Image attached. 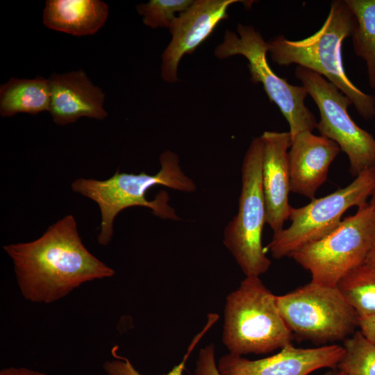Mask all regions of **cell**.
Masks as SVG:
<instances>
[{"label": "cell", "instance_id": "obj_12", "mask_svg": "<svg viewBox=\"0 0 375 375\" xmlns=\"http://www.w3.org/2000/svg\"><path fill=\"white\" fill-rule=\"evenodd\" d=\"M238 0H195L174 19L169 27L172 40L162 55L161 76L177 81V69L185 54L192 53L224 19L228 8Z\"/></svg>", "mask_w": 375, "mask_h": 375}, {"label": "cell", "instance_id": "obj_17", "mask_svg": "<svg viewBox=\"0 0 375 375\" xmlns=\"http://www.w3.org/2000/svg\"><path fill=\"white\" fill-rule=\"evenodd\" d=\"M51 105L49 79L11 78L0 87V115L11 117L24 112L37 115L49 111Z\"/></svg>", "mask_w": 375, "mask_h": 375}, {"label": "cell", "instance_id": "obj_11", "mask_svg": "<svg viewBox=\"0 0 375 375\" xmlns=\"http://www.w3.org/2000/svg\"><path fill=\"white\" fill-rule=\"evenodd\" d=\"M344 353L338 344L316 348H297L290 343L271 356L249 360L227 353L217 362L222 375H309L323 368H334Z\"/></svg>", "mask_w": 375, "mask_h": 375}, {"label": "cell", "instance_id": "obj_2", "mask_svg": "<svg viewBox=\"0 0 375 375\" xmlns=\"http://www.w3.org/2000/svg\"><path fill=\"white\" fill-rule=\"evenodd\" d=\"M159 161L160 169L155 174L144 172L136 174L117 170L106 180L79 178L73 181L71 187L74 192L92 200L99 207L101 223L97 240L100 244L107 245L110 242L115 217L129 207L149 208L160 218L181 220L174 209L169 206V196L166 192L162 191L153 200H148L146 193L156 185L193 192L196 191L197 185L182 170L176 153L165 151L160 156Z\"/></svg>", "mask_w": 375, "mask_h": 375}, {"label": "cell", "instance_id": "obj_4", "mask_svg": "<svg viewBox=\"0 0 375 375\" xmlns=\"http://www.w3.org/2000/svg\"><path fill=\"white\" fill-rule=\"evenodd\" d=\"M274 294L259 276H246L229 293L224 310L222 342L230 353L264 354L291 343Z\"/></svg>", "mask_w": 375, "mask_h": 375}, {"label": "cell", "instance_id": "obj_10", "mask_svg": "<svg viewBox=\"0 0 375 375\" xmlns=\"http://www.w3.org/2000/svg\"><path fill=\"white\" fill-rule=\"evenodd\" d=\"M294 74L319 111L316 128L322 136L336 142L349 161V172L357 176L375 166V138L359 127L348 113L350 99L319 74L297 66Z\"/></svg>", "mask_w": 375, "mask_h": 375}, {"label": "cell", "instance_id": "obj_13", "mask_svg": "<svg viewBox=\"0 0 375 375\" xmlns=\"http://www.w3.org/2000/svg\"><path fill=\"white\" fill-rule=\"evenodd\" d=\"M262 140V186L266 224L274 232L283 229L292 207L289 203L290 177L288 160L292 144L289 131H265Z\"/></svg>", "mask_w": 375, "mask_h": 375}, {"label": "cell", "instance_id": "obj_8", "mask_svg": "<svg viewBox=\"0 0 375 375\" xmlns=\"http://www.w3.org/2000/svg\"><path fill=\"white\" fill-rule=\"evenodd\" d=\"M279 312L299 338L317 342L347 338L358 326V315L338 287L312 281L276 295Z\"/></svg>", "mask_w": 375, "mask_h": 375}, {"label": "cell", "instance_id": "obj_14", "mask_svg": "<svg viewBox=\"0 0 375 375\" xmlns=\"http://www.w3.org/2000/svg\"><path fill=\"white\" fill-rule=\"evenodd\" d=\"M340 150L334 141L312 132L298 134L288 153L291 192L313 200Z\"/></svg>", "mask_w": 375, "mask_h": 375}, {"label": "cell", "instance_id": "obj_6", "mask_svg": "<svg viewBox=\"0 0 375 375\" xmlns=\"http://www.w3.org/2000/svg\"><path fill=\"white\" fill-rule=\"evenodd\" d=\"M375 242V204L367 203L323 238L291 256L311 274V281L331 287L362 265Z\"/></svg>", "mask_w": 375, "mask_h": 375}, {"label": "cell", "instance_id": "obj_22", "mask_svg": "<svg viewBox=\"0 0 375 375\" xmlns=\"http://www.w3.org/2000/svg\"><path fill=\"white\" fill-rule=\"evenodd\" d=\"M193 0H151L137 6L138 14L143 17V23L153 28H168L176 18V12H182L193 3Z\"/></svg>", "mask_w": 375, "mask_h": 375}, {"label": "cell", "instance_id": "obj_25", "mask_svg": "<svg viewBox=\"0 0 375 375\" xmlns=\"http://www.w3.org/2000/svg\"><path fill=\"white\" fill-rule=\"evenodd\" d=\"M0 375H45L44 373L31 370L26 368L10 367L1 371Z\"/></svg>", "mask_w": 375, "mask_h": 375}, {"label": "cell", "instance_id": "obj_1", "mask_svg": "<svg viewBox=\"0 0 375 375\" xmlns=\"http://www.w3.org/2000/svg\"><path fill=\"white\" fill-rule=\"evenodd\" d=\"M3 249L12 260L24 297L34 302L55 301L83 283L115 274L84 246L72 215L50 226L39 238Z\"/></svg>", "mask_w": 375, "mask_h": 375}, {"label": "cell", "instance_id": "obj_23", "mask_svg": "<svg viewBox=\"0 0 375 375\" xmlns=\"http://www.w3.org/2000/svg\"><path fill=\"white\" fill-rule=\"evenodd\" d=\"M194 375H222L215 360L214 344H209L200 349Z\"/></svg>", "mask_w": 375, "mask_h": 375}, {"label": "cell", "instance_id": "obj_21", "mask_svg": "<svg viewBox=\"0 0 375 375\" xmlns=\"http://www.w3.org/2000/svg\"><path fill=\"white\" fill-rule=\"evenodd\" d=\"M218 319L219 315L216 313H210L208 315L205 326L202 330L193 338L182 360L178 365H175L169 372L163 375H183L185 364L187 363L191 353L206 332L217 322ZM116 351L117 349L115 347L112 349V354L115 358V360L110 362L108 361L103 365V368L108 375H142L134 368L129 360L126 358L118 356L116 353Z\"/></svg>", "mask_w": 375, "mask_h": 375}, {"label": "cell", "instance_id": "obj_19", "mask_svg": "<svg viewBox=\"0 0 375 375\" xmlns=\"http://www.w3.org/2000/svg\"><path fill=\"white\" fill-rule=\"evenodd\" d=\"M358 317L375 315V267L363 264L337 285Z\"/></svg>", "mask_w": 375, "mask_h": 375}, {"label": "cell", "instance_id": "obj_9", "mask_svg": "<svg viewBox=\"0 0 375 375\" xmlns=\"http://www.w3.org/2000/svg\"><path fill=\"white\" fill-rule=\"evenodd\" d=\"M237 31L239 35L229 30L225 31L215 56L219 59L235 55L246 58L251 81L260 83L269 101L278 106L288 123L292 141L301 132H312L317 122L305 104L308 95L306 90L290 84L274 72L267 59L268 43L252 26L239 24Z\"/></svg>", "mask_w": 375, "mask_h": 375}, {"label": "cell", "instance_id": "obj_5", "mask_svg": "<svg viewBox=\"0 0 375 375\" xmlns=\"http://www.w3.org/2000/svg\"><path fill=\"white\" fill-rule=\"evenodd\" d=\"M262 140L250 143L241 167V191L236 215L226 226L223 243L245 276H260L272 262L262 243L266 208L262 186Z\"/></svg>", "mask_w": 375, "mask_h": 375}, {"label": "cell", "instance_id": "obj_15", "mask_svg": "<svg viewBox=\"0 0 375 375\" xmlns=\"http://www.w3.org/2000/svg\"><path fill=\"white\" fill-rule=\"evenodd\" d=\"M49 112L58 125H66L87 117L102 120L108 116L104 109L105 94L94 85L83 70L52 74Z\"/></svg>", "mask_w": 375, "mask_h": 375}, {"label": "cell", "instance_id": "obj_20", "mask_svg": "<svg viewBox=\"0 0 375 375\" xmlns=\"http://www.w3.org/2000/svg\"><path fill=\"white\" fill-rule=\"evenodd\" d=\"M344 353L337 366L345 375H375V344L360 331L348 337Z\"/></svg>", "mask_w": 375, "mask_h": 375}, {"label": "cell", "instance_id": "obj_27", "mask_svg": "<svg viewBox=\"0 0 375 375\" xmlns=\"http://www.w3.org/2000/svg\"><path fill=\"white\" fill-rule=\"evenodd\" d=\"M324 375H345L342 371L338 369L336 371H333L325 374Z\"/></svg>", "mask_w": 375, "mask_h": 375}, {"label": "cell", "instance_id": "obj_26", "mask_svg": "<svg viewBox=\"0 0 375 375\" xmlns=\"http://www.w3.org/2000/svg\"><path fill=\"white\" fill-rule=\"evenodd\" d=\"M365 265L375 267V242L365 261Z\"/></svg>", "mask_w": 375, "mask_h": 375}, {"label": "cell", "instance_id": "obj_18", "mask_svg": "<svg viewBox=\"0 0 375 375\" xmlns=\"http://www.w3.org/2000/svg\"><path fill=\"white\" fill-rule=\"evenodd\" d=\"M356 24L352 34L355 53L366 63L368 81L375 88V0H345Z\"/></svg>", "mask_w": 375, "mask_h": 375}, {"label": "cell", "instance_id": "obj_3", "mask_svg": "<svg viewBox=\"0 0 375 375\" xmlns=\"http://www.w3.org/2000/svg\"><path fill=\"white\" fill-rule=\"evenodd\" d=\"M356 24L355 16L345 0H335L317 32L300 40L277 36L267 42L268 52L278 65L297 64L322 76L351 99L361 117L371 119L375 117V97L365 93L351 81L342 58V42L352 35Z\"/></svg>", "mask_w": 375, "mask_h": 375}, {"label": "cell", "instance_id": "obj_24", "mask_svg": "<svg viewBox=\"0 0 375 375\" xmlns=\"http://www.w3.org/2000/svg\"><path fill=\"white\" fill-rule=\"evenodd\" d=\"M362 334L375 344V315L358 317V326Z\"/></svg>", "mask_w": 375, "mask_h": 375}, {"label": "cell", "instance_id": "obj_16", "mask_svg": "<svg viewBox=\"0 0 375 375\" xmlns=\"http://www.w3.org/2000/svg\"><path fill=\"white\" fill-rule=\"evenodd\" d=\"M108 7L99 0H47L43 23L47 28L75 36L90 35L103 26Z\"/></svg>", "mask_w": 375, "mask_h": 375}, {"label": "cell", "instance_id": "obj_28", "mask_svg": "<svg viewBox=\"0 0 375 375\" xmlns=\"http://www.w3.org/2000/svg\"><path fill=\"white\" fill-rule=\"evenodd\" d=\"M370 201L375 204V189L372 193V199Z\"/></svg>", "mask_w": 375, "mask_h": 375}, {"label": "cell", "instance_id": "obj_7", "mask_svg": "<svg viewBox=\"0 0 375 375\" xmlns=\"http://www.w3.org/2000/svg\"><path fill=\"white\" fill-rule=\"evenodd\" d=\"M375 189V166L365 169L344 188L292 208L290 226L274 234L265 247L275 259L291 256L303 247L315 242L335 230L350 208L367 203Z\"/></svg>", "mask_w": 375, "mask_h": 375}]
</instances>
